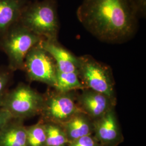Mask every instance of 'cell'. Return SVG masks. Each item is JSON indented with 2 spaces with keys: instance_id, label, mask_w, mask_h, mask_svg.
<instances>
[{
  "instance_id": "cell-17",
  "label": "cell",
  "mask_w": 146,
  "mask_h": 146,
  "mask_svg": "<svg viewBox=\"0 0 146 146\" xmlns=\"http://www.w3.org/2000/svg\"><path fill=\"white\" fill-rule=\"evenodd\" d=\"M67 146H101L93 135L85 136L69 143Z\"/></svg>"
},
{
  "instance_id": "cell-4",
  "label": "cell",
  "mask_w": 146,
  "mask_h": 146,
  "mask_svg": "<svg viewBox=\"0 0 146 146\" xmlns=\"http://www.w3.org/2000/svg\"><path fill=\"white\" fill-rule=\"evenodd\" d=\"M43 40L23 26L19 22L6 31L0 38V44L7 55L11 67L23 68L27 54Z\"/></svg>"
},
{
  "instance_id": "cell-9",
  "label": "cell",
  "mask_w": 146,
  "mask_h": 146,
  "mask_svg": "<svg viewBox=\"0 0 146 146\" xmlns=\"http://www.w3.org/2000/svg\"><path fill=\"white\" fill-rule=\"evenodd\" d=\"M76 101L82 111L93 121L97 120L110 110L115 108L116 101L99 92L89 89H81Z\"/></svg>"
},
{
  "instance_id": "cell-2",
  "label": "cell",
  "mask_w": 146,
  "mask_h": 146,
  "mask_svg": "<svg viewBox=\"0 0 146 146\" xmlns=\"http://www.w3.org/2000/svg\"><path fill=\"white\" fill-rule=\"evenodd\" d=\"M19 22L44 40L58 41L60 31L56 0H36L23 8Z\"/></svg>"
},
{
  "instance_id": "cell-15",
  "label": "cell",
  "mask_w": 146,
  "mask_h": 146,
  "mask_svg": "<svg viewBox=\"0 0 146 146\" xmlns=\"http://www.w3.org/2000/svg\"><path fill=\"white\" fill-rule=\"evenodd\" d=\"M46 146H67L69 141L62 127L52 122L44 123Z\"/></svg>"
},
{
  "instance_id": "cell-11",
  "label": "cell",
  "mask_w": 146,
  "mask_h": 146,
  "mask_svg": "<svg viewBox=\"0 0 146 146\" xmlns=\"http://www.w3.org/2000/svg\"><path fill=\"white\" fill-rule=\"evenodd\" d=\"M28 0H0V38L19 21Z\"/></svg>"
},
{
  "instance_id": "cell-20",
  "label": "cell",
  "mask_w": 146,
  "mask_h": 146,
  "mask_svg": "<svg viewBox=\"0 0 146 146\" xmlns=\"http://www.w3.org/2000/svg\"><path fill=\"white\" fill-rule=\"evenodd\" d=\"M8 82V75L5 73H0V98L3 95Z\"/></svg>"
},
{
  "instance_id": "cell-14",
  "label": "cell",
  "mask_w": 146,
  "mask_h": 146,
  "mask_svg": "<svg viewBox=\"0 0 146 146\" xmlns=\"http://www.w3.org/2000/svg\"><path fill=\"white\" fill-rule=\"evenodd\" d=\"M85 88L78 73H64L57 70L56 84L55 89L61 92H70Z\"/></svg>"
},
{
  "instance_id": "cell-18",
  "label": "cell",
  "mask_w": 146,
  "mask_h": 146,
  "mask_svg": "<svg viewBox=\"0 0 146 146\" xmlns=\"http://www.w3.org/2000/svg\"><path fill=\"white\" fill-rule=\"evenodd\" d=\"M12 117L11 113L5 108L0 110V133L8 124V122Z\"/></svg>"
},
{
  "instance_id": "cell-1",
  "label": "cell",
  "mask_w": 146,
  "mask_h": 146,
  "mask_svg": "<svg viewBox=\"0 0 146 146\" xmlns=\"http://www.w3.org/2000/svg\"><path fill=\"white\" fill-rule=\"evenodd\" d=\"M76 16L84 29L102 42H127L138 30L140 16L131 0H82Z\"/></svg>"
},
{
  "instance_id": "cell-16",
  "label": "cell",
  "mask_w": 146,
  "mask_h": 146,
  "mask_svg": "<svg viewBox=\"0 0 146 146\" xmlns=\"http://www.w3.org/2000/svg\"><path fill=\"white\" fill-rule=\"evenodd\" d=\"M27 146H46V133L44 123L38 122L27 128Z\"/></svg>"
},
{
  "instance_id": "cell-10",
  "label": "cell",
  "mask_w": 146,
  "mask_h": 146,
  "mask_svg": "<svg viewBox=\"0 0 146 146\" xmlns=\"http://www.w3.org/2000/svg\"><path fill=\"white\" fill-rule=\"evenodd\" d=\"M40 44L54 58L58 70L64 73H78V57L62 47L58 41L43 40Z\"/></svg>"
},
{
  "instance_id": "cell-7",
  "label": "cell",
  "mask_w": 146,
  "mask_h": 146,
  "mask_svg": "<svg viewBox=\"0 0 146 146\" xmlns=\"http://www.w3.org/2000/svg\"><path fill=\"white\" fill-rule=\"evenodd\" d=\"M44 97L26 85H21L7 97L4 108L12 116L27 118L41 113Z\"/></svg>"
},
{
  "instance_id": "cell-6",
  "label": "cell",
  "mask_w": 146,
  "mask_h": 146,
  "mask_svg": "<svg viewBox=\"0 0 146 146\" xmlns=\"http://www.w3.org/2000/svg\"><path fill=\"white\" fill-rule=\"evenodd\" d=\"M81 112L83 111L73 92H61L55 89L46 98H44L41 113L47 122L61 125Z\"/></svg>"
},
{
  "instance_id": "cell-12",
  "label": "cell",
  "mask_w": 146,
  "mask_h": 146,
  "mask_svg": "<svg viewBox=\"0 0 146 146\" xmlns=\"http://www.w3.org/2000/svg\"><path fill=\"white\" fill-rule=\"evenodd\" d=\"M69 142L85 136L93 134V121L84 112L74 115L61 125Z\"/></svg>"
},
{
  "instance_id": "cell-19",
  "label": "cell",
  "mask_w": 146,
  "mask_h": 146,
  "mask_svg": "<svg viewBox=\"0 0 146 146\" xmlns=\"http://www.w3.org/2000/svg\"><path fill=\"white\" fill-rule=\"evenodd\" d=\"M135 6L140 17H145L146 14V0H131Z\"/></svg>"
},
{
  "instance_id": "cell-5",
  "label": "cell",
  "mask_w": 146,
  "mask_h": 146,
  "mask_svg": "<svg viewBox=\"0 0 146 146\" xmlns=\"http://www.w3.org/2000/svg\"><path fill=\"white\" fill-rule=\"evenodd\" d=\"M23 68L32 81L41 82L55 88L57 67L52 56L40 43L32 48L25 58Z\"/></svg>"
},
{
  "instance_id": "cell-13",
  "label": "cell",
  "mask_w": 146,
  "mask_h": 146,
  "mask_svg": "<svg viewBox=\"0 0 146 146\" xmlns=\"http://www.w3.org/2000/svg\"><path fill=\"white\" fill-rule=\"evenodd\" d=\"M0 146H27L26 128L8 124L0 133Z\"/></svg>"
},
{
  "instance_id": "cell-3",
  "label": "cell",
  "mask_w": 146,
  "mask_h": 146,
  "mask_svg": "<svg viewBox=\"0 0 146 146\" xmlns=\"http://www.w3.org/2000/svg\"><path fill=\"white\" fill-rule=\"evenodd\" d=\"M78 58V76L84 88L102 93L116 101L114 81L110 66L89 55Z\"/></svg>"
},
{
  "instance_id": "cell-8",
  "label": "cell",
  "mask_w": 146,
  "mask_h": 146,
  "mask_svg": "<svg viewBox=\"0 0 146 146\" xmlns=\"http://www.w3.org/2000/svg\"><path fill=\"white\" fill-rule=\"evenodd\" d=\"M93 135L101 146H118L123 141L114 108L93 121Z\"/></svg>"
}]
</instances>
